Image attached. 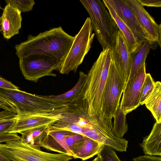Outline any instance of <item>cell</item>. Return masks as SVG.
<instances>
[{
	"label": "cell",
	"instance_id": "14",
	"mask_svg": "<svg viewBox=\"0 0 161 161\" xmlns=\"http://www.w3.org/2000/svg\"><path fill=\"white\" fill-rule=\"evenodd\" d=\"M142 28L148 34L150 41L157 42L161 46V24H158L153 18L136 0H125Z\"/></svg>",
	"mask_w": 161,
	"mask_h": 161
},
{
	"label": "cell",
	"instance_id": "4",
	"mask_svg": "<svg viewBox=\"0 0 161 161\" xmlns=\"http://www.w3.org/2000/svg\"><path fill=\"white\" fill-rule=\"evenodd\" d=\"M88 12L93 30L103 50H111L114 46L119 29L105 6L100 0H80Z\"/></svg>",
	"mask_w": 161,
	"mask_h": 161
},
{
	"label": "cell",
	"instance_id": "2",
	"mask_svg": "<svg viewBox=\"0 0 161 161\" xmlns=\"http://www.w3.org/2000/svg\"><path fill=\"white\" fill-rule=\"evenodd\" d=\"M75 38L65 32L61 26L53 28L36 36L29 35L26 40L15 45V54L19 58L34 54H43L55 59L62 65Z\"/></svg>",
	"mask_w": 161,
	"mask_h": 161
},
{
	"label": "cell",
	"instance_id": "20",
	"mask_svg": "<svg viewBox=\"0 0 161 161\" xmlns=\"http://www.w3.org/2000/svg\"><path fill=\"white\" fill-rule=\"evenodd\" d=\"M102 1L108 8V12L118 26L119 31L123 35L130 52L133 54L141 45L138 43L130 28L118 16L107 0H103Z\"/></svg>",
	"mask_w": 161,
	"mask_h": 161
},
{
	"label": "cell",
	"instance_id": "8",
	"mask_svg": "<svg viewBox=\"0 0 161 161\" xmlns=\"http://www.w3.org/2000/svg\"><path fill=\"white\" fill-rule=\"evenodd\" d=\"M89 17L86 19L81 29L75 36L69 52L59 70L62 74L75 73L90 50L95 35Z\"/></svg>",
	"mask_w": 161,
	"mask_h": 161
},
{
	"label": "cell",
	"instance_id": "23",
	"mask_svg": "<svg viewBox=\"0 0 161 161\" xmlns=\"http://www.w3.org/2000/svg\"><path fill=\"white\" fill-rule=\"evenodd\" d=\"M48 126L37 127L22 132L20 133L21 134L20 139L34 147L41 149V142L46 134Z\"/></svg>",
	"mask_w": 161,
	"mask_h": 161
},
{
	"label": "cell",
	"instance_id": "7",
	"mask_svg": "<svg viewBox=\"0 0 161 161\" xmlns=\"http://www.w3.org/2000/svg\"><path fill=\"white\" fill-rule=\"evenodd\" d=\"M126 83L111 59L103 94L102 116L103 120L112 127V119L119 107Z\"/></svg>",
	"mask_w": 161,
	"mask_h": 161
},
{
	"label": "cell",
	"instance_id": "24",
	"mask_svg": "<svg viewBox=\"0 0 161 161\" xmlns=\"http://www.w3.org/2000/svg\"><path fill=\"white\" fill-rule=\"evenodd\" d=\"M125 114L119 106L114 117V123L112 128L113 134L117 137L122 138L128 130V125L126 120Z\"/></svg>",
	"mask_w": 161,
	"mask_h": 161
},
{
	"label": "cell",
	"instance_id": "17",
	"mask_svg": "<svg viewBox=\"0 0 161 161\" xmlns=\"http://www.w3.org/2000/svg\"><path fill=\"white\" fill-rule=\"evenodd\" d=\"M103 144L89 137L85 136L71 149L72 157L82 160L88 159L97 155Z\"/></svg>",
	"mask_w": 161,
	"mask_h": 161
},
{
	"label": "cell",
	"instance_id": "38",
	"mask_svg": "<svg viewBox=\"0 0 161 161\" xmlns=\"http://www.w3.org/2000/svg\"><path fill=\"white\" fill-rule=\"evenodd\" d=\"M1 9H3V8H2V7L1 6L0 3V10Z\"/></svg>",
	"mask_w": 161,
	"mask_h": 161
},
{
	"label": "cell",
	"instance_id": "12",
	"mask_svg": "<svg viewBox=\"0 0 161 161\" xmlns=\"http://www.w3.org/2000/svg\"><path fill=\"white\" fill-rule=\"evenodd\" d=\"M61 111L26 115L16 114V120L7 133L20 134L33 128L48 126L59 119Z\"/></svg>",
	"mask_w": 161,
	"mask_h": 161
},
{
	"label": "cell",
	"instance_id": "28",
	"mask_svg": "<svg viewBox=\"0 0 161 161\" xmlns=\"http://www.w3.org/2000/svg\"><path fill=\"white\" fill-rule=\"evenodd\" d=\"M16 120L15 116L14 117L0 119V134L7 133L14 124Z\"/></svg>",
	"mask_w": 161,
	"mask_h": 161
},
{
	"label": "cell",
	"instance_id": "27",
	"mask_svg": "<svg viewBox=\"0 0 161 161\" xmlns=\"http://www.w3.org/2000/svg\"><path fill=\"white\" fill-rule=\"evenodd\" d=\"M97 155L101 161H121L114 150L109 146L104 145Z\"/></svg>",
	"mask_w": 161,
	"mask_h": 161
},
{
	"label": "cell",
	"instance_id": "11",
	"mask_svg": "<svg viewBox=\"0 0 161 161\" xmlns=\"http://www.w3.org/2000/svg\"><path fill=\"white\" fill-rule=\"evenodd\" d=\"M107 1L118 16L131 30L140 44L147 40L150 41L148 34L141 26L125 0Z\"/></svg>",
	"mask_w": 161,
	"mask_h": 161
},
{
	"label": "cell",
	"instance_id": "35",
	"mask_svg": "<svg viewBox=\"0 0 161 161\" xmlns=\"http://www.w3.org/2000/svg\"><path fill=\"white\" fill-rule=\"evenodd\" d=\"M17 114L6 110L0 111V119H3L14 117Z\"/></svg>",
	"mask_w": 161,
	"mask_h": 161
},
{
	"label": "cell",
	"instance_id": "6",
	"mask_svg": "<svg viewBox=\"0 0 161 161\" xmlns=\"http://www.w3.org/2000/svg\"><path fill=\"white\" fill-rule=\"evenodd\" d=\"M0 154L11 161H69L73 157L63 153L43 151L18 140L0 143Z\"/></svg>",
	"mask_w": 161,
	"mask_h": 161
},
{
	"label": "cell",
	"instance_id": "32",
	"mask_svg": "<svg viewBox=\"0 0 161 161\" xmlns=\"http://www.w3.org/2000/svg\"><path fill=\"white\" fill-rule=\"evenodd\" d=\"M142 6L153 7H161V0H136Z\"/></svg>",
	"mask_w": 161,
	"mask_h": 161
},
{
	"label": "cell",
	"instance_id": "25",
	"mask_svg": "<svg viewBox=\"0 0 161 161\" xmlns=\"http://www.w3.org/2000/svg\"><path fill=\"white\" fill-rule=\"evenodd\" d=\"M155 82L150 73H146L142 87L140 104L143 105L147 99L152 93L155 86Z\"/></svg>",
	"mask_w": 161,
	"mask_h": 161
},
{
	"label": "cell",
	"instance_id": "30",
	"mask_svg": "<svg viewBox=\"0 0 161 161\" xmlns=\"http://www.w3.org/2000/svg\"><path fill=\"white\" fill-rule=\"evenodd\" d=\"M84 137L81 135L73 132L67 136L66 137L65 141L70 150L75 145L83 139Z\"/></svg>",
	"mask_w": 161,
	"mask_h": 161
},
{
	"label": "cell",
	"instance_id": "10",
	"mask_svg": "<svg viewBox=\"0 0 161 161\" xmlns=\"http://www.w3.org/2000/svg\"><path fill=\"white\" fill-rule=\"evenodd\" d=\"M146 74L145 64L133 77L126 82L119 106L126 115L140 105L141 92Z\"/></svg>",
	"mask_w": 161,
	"mask_h": 161
},
{
	"label": "cell",
	"instance_id": "9",
	"mask_svg": "<svg viewBox=\"0 0 161 161\" xmlns=\"http://www.w3.org/2000/svg\"><path fill=\"white\" fill-rule=\"evenodd\" d=\"M19 63L20 70L24 78L35 82L44 76H56L57 74L53 71H59L61 66L55 59L41 54L19 58Z\"/></svg>",
	"mask_w": 161,
	"mask_h": 161
},
{
	"label": "cell",
	"instance_id": "21",
	"mask_svg": "<svg viewBox=\"0 0 161 161\" xmlns=\"http://www.w3.org/2000/svg\"><path fill=\"white\" fill-rule=\"evenodd\" d=\"M153 43L148 40L144 42L139 48L132 54V65L127 81L133 78L142 66L145 64L146 59L152 47Z\"/></svg>",
	"mask_w": 161,
	"mask_h": 161
},
{
	"label": "cell",
	"instance_id": "37",
	"mask_svg": "<svg viewBox=\"0 0 161 161\" xmlns=\"http://www.w3.org/2000/svg\"><path fill=\"white\" fill-rule=\"evenodd\" d=\"M0 22H1V18L0 17V32H1V25H0Z\"/></svg>",
	"mask_w": 161,
	"mask_h": 161
},
{
	"label": "cell",
	"instance_id": "33",
	"mask_svg": "<svg viewBox=\"0 0 161 161\" xmlns=\"http://www.w3.org/2000/svg\"><path fill=\"white\" fill-rule=\"evenodd\" d=\"M0 88L10 90H18L19 88L0 76Z\"/></svg>",
	"mask_w": 161,
	"mask_h": 161
},
{
	"label": "cell",
	"instance_id": "31",
	"mask_svg": "<svg viewBox=\"0 0 161 161\" xmlns=\"http://www.w3.org/2000/svg\"><path fill=\"white\" fill-rule=\"evenodd\" d=\"M0 108H3L17 114L16 109L14 106L6 101L0 95Z\"/></svg>",
	"mask_w": 161,
	"mask_h": 161
},
{
	"label": "cell",
	"instance_id": "18",
	"mask_svg": "<svg viewBox=\"0 0 161 161\" xmlns=\"http://www.w3.org/2000/svg\"><path fill=\"white\" fill-rule=\"evenodd\" d=\"M140 145L145 155L161 156V123H155L150 134L144 137Z\"/></svg>",
	"mask_w": 161,
	"mask_h": 161
},
{
	"label": "cell",
	"instance_id": "3",
	"mask_svg": "<svg viewBox=\"0 0 161 161\" xmlns=\"http://www.w3.org/2000/svg\"><path fill=\"white\" fill-rule=\"evenodd\" d=\"M111 53L109 48L101 52L87 74L83 92V98L94 112L102 119L103 96L111 60Z\"/></svg>",
	"mask_w": 161,
	"mask_h": 161
},
{
	"label": "cell",
	"instance_id": "16",
	"mask_svg": "<svg viewBox=\"0 0 161 161\" xmlns=\"http://www.w3.org/2000/svg\"><path fill=\"white\" fill-rule=\"evenodd\" d=\"M73 133L64 130H47L46 134L42 141L41 147L47 150L72 157L71 153L66 144L65 138Z\"/></svg>",
	"mask_w": 161,
	"mask_h": 161
},
{
	"label": "cell",
	"instance_id": "15",
	"mask_svg": "<svg viewBox=\"0 0 161 161\" xmlns=\"http://www.w3.org/2000/svg\"><path fill=\"white\" fill-rule=\"evenodd\" d=\"M21 12L9 4L5 6L0 17L1 31L5 39L8 40L19 33L22 21Z\"/></svg>",
	"mask_w": 161,
	"mask_h": 161
},
{
	"label": "cell",
	"instance_id": "29",
	"mask_svg": "<svg viewBox=\"0 0 161 161\" xmlns=\"http://www.w3.org/2000/svg\"><path fill=\"white\" fill-rule=\"evenodd\" d=\"M20 136L17 133H4L0 134V143L2 142L19 139ZM0 161H11L0 154Z\"/></svg>",
	"mask_w": 161,
	"mask_h": 161
},
{
	"label": "cell",
	"instance_id": "1",
	"mask_svg": "<svg viewBox=\"0 0 161 161\" xmlns=\"http://www.w3.org/2000/svg\"><path fill=\"white\" fill-rule=\"evenodd\" d=\"M83 91L61 111L60 118L49 125L47 130L70 131L109 146L117 151H124L127 145V140L116 136L112 132V127L94 112L83 98Z\"/></svg>",
	"mask_w": 161,
	"mask_h": 161
},
{
	"label": "cell",
	"instance_id": "19",
	"mask_svg": "<svg viewBox=\"0 0 161 161\" xmlns=\"http://www.w3.org/2000/svg\"><path fill=\"white\" fill-rule=\"evenodd\" d=\"M87 74L80 71L79 78L75 85L70 90L58 95L42 96L45 98L67 105L75 99L83 91L85 87Z\"/></svg>",
	"mask_w": 161,
	"mask_h": 161
},
{
	"label": "cell",
	"instance_id": "22",
	"mask_svg": "<svg viewBox=\"0 0 161 161\" xmlns=\"http://www.w3.org/2000/svg\"><path fill=\"white\" fill-rule=\"evenodd\" d=\"M144 104L158 123H161V83L155 82L154 89Z\"/></svg>",
	"mask_w": 161,
	"mask_h": 161
},
{
	"label": "cell",
	"instance_id": "26",
	"mask_svg": "<svg viewBox=\"0 0 161 161\" xmlns=\"http://www.w3.org/2000/svg\"><path fill=\"white\" fill-rule=\"evenodd\" d=\"M5 1L7 4H9L23 12L31 11L35 4L33 0H5Z\"/></svg>",
	"mask_w": 161,
	"mask_h": 161
},
{
	"label": "cell",
	"instance_id": "13",
	"mask_svg": "<svg viewBox=\"0 0 161 161\" xmlns=\"http://www.w3.org/2000/svg\"><path fill=\"white\" fill-rule=\"evenodd\" d=\"M111 51V59L126 82L130 71L132 54L130 52L125 40L119 31L117 33L114 46Z\"/></svg>",
	"mask_w": 161,
	"mask_h": 161
},
{
	"label": "cell",
	"instance_id": "34",
	"mask_svg": "<svg viewBox=\"0 0 161 161\" xmlns=\"http://www.w3.org/2000/svg\"><path fill=\"white\" fill-rule=\"evenodd\" d=\"M133 161H161L160 157L145 155L133 159Z\"/></svg>",
	"mask_w": 161,
	"mask_h": 161
},
{
	"label": "cell",
	"instance_id": "36",
	"mask_svg": "<svg viewBox=\"0 0 161 161\" xmlns=\"http://www.w3.org/2000/svg\"><path fill=\"white\" fill-rule=\"evenodd\" d=\"M92 161H101L100 157L97 155V157L95 158Z\"/></svg>",
	"mask_w": 161,
	"mask_h": 161
},
{
	"label": "cell",
	"instance_id": "5",
	"mask_svg": "<svg viewBox=\"0 0 161 161\" xmlns=\"http://www.w3.org/2000/svg\"><path fill=\"white\" fill-rule=\"evenodd\" d=\"M0 95L13 105L17 115H26L62 110L64 105L43 97L18 90L0 88Z\"/></svg>",
	"mask_w": 161,
	"mask_h": 161
}]
</instances>
